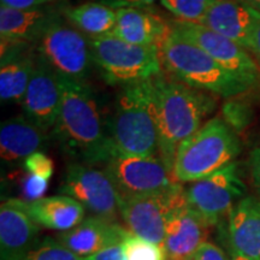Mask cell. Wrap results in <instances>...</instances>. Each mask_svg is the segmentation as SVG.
<instances>
[{"mask_svg":"<svg viewBox=\"0 0 260 260\" xmlns=\"http://www.w3.org/2000/svg\"><path fill=\"white\" fill-rule=\"evenodd\" d=\"M59 79L63 98L52 136L65 153L82 164H105L111 158V151L95 95L86 82L63 75Z\"/></svg>","mask_w":260,"mask_h":260,"instance_id":"6da1fadb","label":"cell"},{"mask_svg":"<svg viewBox=\"0 0 260 260\" xmlns=\"http://www.w3.org/2000/svg\"><path fill=\"white\" fill-rule=\"evenodd\" d=\"M151 82L159 135L158 157L172 174L178 147L203 126L204 119L216 107V100L164 74Z\"/></svg>","mask_w":260,"mask_h":260,"instance_id":"7a4b0ae2","label":"cell"},{"mask_svg":"<svg viewBox=\"0 0 260 260\" xmlns=\"http://www.w3.org/2000/svg\"><path fill=\"white\" fill-rule=\"evenodd\" d=\"M106 132L111 158L158 155L159 135L151 80L121 87Z\"/></svg>","mask_w":260,"mask_h":260,"instance_id":"3957f363","label":"cell"},{"mask_svg":"<svg viewBox=\"0 0 260 260\" xmlns=\"http://www.w3.org/2000/svg\"><path fill=\"white\" fill-rule=\"evenodd\" d=\"M162 68L191 88L226 99L248 92L242 83L194 42L170 28L159 46Z\"/></svg>","mask_w":260,"mask_h":260,"instance_id":"277c9868","label":"cell"},{"mask_svg":"<svg viewBox=\"0 0 260 260\" xmlns=\"http://www.w3.org/2000/svg\"><path fill=\"white\" fill-rule=\"evenodd\" d=\"M241 152L237 133L222 117H213L177 149L172 177L178 183H193L234 162Z\"/></svg>","mask_w":260,"mask_h":260,"instance_id":"5b68a950","label":"cell"},{"mask_svg":"<svg viewBox=\"0 0 260 260\" xmlns=\"http://www.w3.org/2000/svg\"><path fill=\"white\" fill-rule=\"evenodd\" d=\"M88 39L94 65L109 84L123 87L162 74L158 46L133 45L113 34Z\"/></svg>","mask_w":260,"mask_h":260,"instance_id":"8992f818","label":"cell"},{"mask_svg":"<svg viewBox=\"0 0 260 260\" xmlns=\"http://www.w3.org/2000/svg\"><path fill=\"white\" fill-rule=\"evenodd\" d=\"M61 16L48 25L35 45V51L57 74L86 82L94 65L89 39Z\"/></svg>","mask_w":260,"mask_h":260,"instance_id":"52a82bcc","label":"cell"},{"mask_svg":"<svg viewBox=\"0 0 260 260\" xmlns=\"http://www.w3.org/2000/svg\"><path fill=\"white\" fill-rule=\"evenodd\" d=\"M104 171L122 198L160 194L178 184L158 155H115L105 162Z\"/></svg>","mask_w":260,"mask_h":260,"instance_id":"ba28073f","label":"cell"},{"mask_svg":"<svg viewBox=\"0 0 260 260\" xmlns=\"http://www.w3.org/2000/svg\"><path fill=\"white\" fill-rule=\"evenodd\" d=\"M245 193L246 186L236 162L193 182L184 189L188 206L210 226L217 225L226 214L229 216L235 204L245 198Z\"/></svg>","mask_w":260,"mask_h":260,"instance_id":"9c48e42d","label":"cell"},{"mask_svg":"<svg viewBox=\"0 0 260 260\" xmlns=\"http://www.w3.org/2000/svg\"><path fill=\"white\" fill-rule=\"evenodd\" d=\"M184 200L186 195L180 183L160 194L118 197L119 216L130 233L162 246L169 216Z\"/></svg>","mask_w":260,"mask_h":260,"instance_id":"30bf717a","label":"cell"},{"mask_svg":"<svg viewBox=\"0 0 260 260\" xmlns=\"http://www.w3.org/2000/svg\"><path fill=\"white\" fill-rule=\"evenodd\" d=\"M170 28L206 52L249 88L260 84V69L246 48L197 22L176 19Z\"/></svg>","mask_w":260,"mask_h":260,"instance_id":"8fae6325","label":"cell"},{"mask_svg":"<svg viewBox=\"0 0 260 260\" xmlns=\"http://www.w3.org/2000/svg\"><path fill=\"white\" fill-rule=\"evenodd\" d=\"M59 191L79 201L93 216L117 222L119 216L118 193L104 170L82 162L69 164Z\"/></svg>","mask_w":260,"mask_h":260,"instance_id":"7c38bea8","label":"cell"},{"mask_svg":"<svg viewBox=\"0 0 260 260\" xmlns=\"http://www.w3.org/2000/svg\"><path fill=\"white\" fill-rule=\"evenodd\" d=\"M61 83L59 75L38 54L23 102L24 116L46 132L56 125L61 106Z\"/></svg>","mask_w":260,"mask_h":260,"instance_id":"4fadbf2b","label":"cell"},{"mask_svg":"<svg viewBox=\"0 0 260 260\" xmlns=\"http://www.w3.org/2000/svg\"><path fill=\"white\" fill-rule=\"evenodd\" d=\"M40 242V225L28 213L27 201H4L0 206V260L24 259Z\"/></svg>","mask_w":260,"mask_h":260,"instance_id":"5bb4252c","label":"cell"},{"mask_svg":"<svg viewBox=\"0 0 260 260\" xmlns=\"http://www.w3.org/2000/svg\"><path fill=\"white\" fill-rule=\"evenodd\" d=\"M210 225L188 206L187 200L169 216L162 248L168 260H193L206 241Z\"/></svg>","mask_w":260,"mask_h":260,"instance_id":"9a60e30c","label":"cell"},{"mask_svg":"<svg viewBox=\"0 0 260 260\" xmlns=\"http://www.w3.org/2000/svg\"><path fill=\"white\" fill-rule=\"evenodd\" d=\"M259 17L260 11L242 0H216L199 23L249 50Z\"/></svg>","mask_w":260,"mask_h":260,"instance_id":"2e32d148","label":"cell"},{"mask_svg":"<svg viewBox=\"0 0 260 260\" xmlns=\"http://www.w3.org/2000/svg\"><path fill=\"white\" fill-rule=\"evenodd\" d=\"M129 230L117 222L92 216L73 229L58 234L61 245L81 258H86L112 246L122 245Z\"/></svg>","mask_w":260,"mask_h":260,"instance_id":"e0dca14e","label":"cell"},{"mask_svg":"<svg viewBox=\"0 0 260 260\" xmlns=\"http://www.w3.org/2000/svg\"><path fill=\"white\" fill-rule=\"evenodd\" d=\"M63 14V11H61ZM60 14L51 5L34 9H14L0 6V35L6 44L37 45L54 19Z\"/></svg>","mask_w":260,"mask_h":260,"instance_id":"ac0fdd59","label":"cell"},{"mask_svg":"<svg viewBox=\"0 0 260 260\" xmlns=\"http://www.w3.org/2000/svg\"><path fill=\"white\" fill-rule=\"evenodd\" d=\"M32 45L2 42L0 65V98L3 103L23 102L25 90L34 71L38 53Z\"/></svg>","mask_w":260,"mask_h":260,"instance_id":"d6986e66","label":"cell"},{"mask_svg":"<svg viewBox=\"0 0 260 260\" xmlns=\"http://www.w3.org/2000/svg\"><path fill=\"white\" fill-rule=\"evenodd\" d=\"M48 133L28 117L6 119L0 126V155L6 164H18L29 155L41 152L48 144Z\"/></svg>","mask_w":260,"mask_h":260,"instance_id":"ffe728a7","label":"cell"},{"mask_svg":"<svg viewBox=\"0 0 260 260\" xmlns=\"http://www.w3.org/2000/svg\"><path fill=\"white\" fill-rule=\"evenodd\" d=\"M228 218L230 248L249 260H260V199L246 195Z\"/></svg>","mask_w":260,"mask_h":260,"instance_id":"44dd1931","label":"cell"},{"mask_svg":"<svg viewBox=\"0 0 260 260\" xmlns=\"http://www.w3.org/2000/svg\"><path fill=\"white\" fill-rule=\"evenodd\" d=\"M169 31L170 23L147 9H119L112 34L133 45L159 47Z\"/></svg>","mask_w":260,"mask_h":260,"instance_id":"7402d4cb","label":"cell"},{"mask_svg":"<svg viewBox=\"0 0 260 260\" xmlns=\"http://www.w3.org/2000/svg\"><path fill=\"white\" fill-rule=\"evenodd\" d=\"M27 211L40 226L61 233L79 225L86 216L83 205L63 194L27 201Z\"/></svg>","mask_w":260,"mask_h":260,"instance_id":"603a6c76","label":"cell"},{"mask_svg":"<svg viewBox=\"0 0 260 260\" xmlns=\"http://www.w3.org/2000/svg\"><path fill=\"white\" fill-rule=\"evenodd\" d=\"M64 17L88 38L106 37L113 32L117 23V10L99 2L65 8Z\"/></svg>","mask_w":260,"mask_h":260,"instance_id":"cb8c5ba5","label":"cell"},{"mask_svg":"<svg viewBox=\"0 0 260 260\" xmlns=\"http://www.w3.org/2000/svg\"><path fill=\"white\" fill-rule=\"evenodd\" d=\"M122 247L125 260H168L162 246L149 242L130 232L123 241Z\"/></svg>","mask_w":260,"mask_h":260,"instance_id":"d4e9b609","label":"cell"},{"mask_svg":"<svg viewBox=\"0 0 260 260\" xmlns=\"http://www.w3.org/2000/svg\"><path fill=\"white\" fill-rule=\"evenodd\" d=\"M216 0H160L161 5L178 19L199 22Z\"/></svg>","mask_w":260,"mask_h":260,"instance_id":"484cf974","label":"cell"},{"mask_svg":"<svg viewBox=\"0 0 260 260\" xmlns=\"http://www.w3.org/2000/svg\"><path fill=\"white\" fill-rule=\"evenodd\" d=\"M22 260H83L61 245L57 239L46 237Z\"/></svg>","mask_w":260,"mask_h":260,"instance_id":"4316f807","label":"cell"},{"mask_svg":"<svg viewBox=\"0 0 260 260\" xmlns=\"http://www.w3.org/2000/svg\"><path fill=\"white\" fill-rule=\"evenodd\" d=\"M252 110L241 100H230L223 106V119L236 133L242 132L252 121Z\"/></svg>","mask_w":260,"mask_h":260,"instance_id":"83f0119b","label":"cell"},{"mask_svg":"<svg viewBox=\"0 0 260 260\" xmlns=\"http://www.w3.org/2000/svg\"><path fill=\"white\" fill-rule=\"evenodd\" d=\"M23 167L28 174L44 178L46 181H50L53 175V161L44 152H37L29 155L23 161Z\"/></svg>","mask_w":260,"mask_h":260,"instance_id":"f1b7e54d","label":"cell"},{"mask_svg":"<svg viewBox=\"0 0 260 260\" xmlns=\"http://www.w3.org/2000/svg\"><path fill=\"white\" fill-rule=\"evenodd\" d=\"M47 184L48 181L44 180V178L28 174V176L23 180L24 197L29 199V201L41 199V198H44L42 195L47 189Z\"/></svg>","mask_w":260,"mask_h":260,"instance_id":"f546056e","label":"cell"},{"mask_svg":"<svg viewBox=\"0 0 260 260\" xmlns=\"http://www.w3.org/2000/svg\"><path fill=\"white\" fill-rule=\"evenodd\" d=\"M110 8L119 9H148L157 0H98Z\"/></svg>","mask_w":260,"mask_h":260,"instance_id":"4dcf8cb0","label":"cell"},{"mask_svg":"<svg viewBox=\"0 0 260 260\" xmlns=\"http://www.w3.org/2000/svg\"><path fill=\"white\" fill-rule=\"evenodd\" d=\"M193 260H229L222 248L212 242H205Z\"/></svg>","mask_w":260,"mask_h":260,"instance_id":"1f68e13d","label":"cell"},{"mask_svg":"<svg viewBox=\"0 0 260 260\" xmlns=\"http://www.w3.org/2000/svg\"><path fill=\"white\" fill-rule=\"evenodd\" d=\"M83 260H125V255L122 245H118L109 247V248L98 252L95 254L86 256Z\"/></svg>","mask_w":260,"mask_h":260,"instance_id":"d6a6232c","label":"cell"},{"mask_svg":"<svg viewBox=\"0 0 260 260\" xmlns=\"http://www.w3.org/2000/svg\"><path fill=\"white\" fill-rule=\"evenodd\" d=\"M2 5L14 9H34L54 4L58 0H0Z\"/></svg>","mask_w":260,"mask_h":260,"instance_id":"836d02e7","label":"cell"},{"mask_svg":"<svg viewBox=\"0 0 260 260\" xmlns=\"http://www.w3.org/2000/svg\"><path fill=\"white\" fill-rule=\"evenodd\" d=\"M249 170H251L253 184L260 197V146L253 149L249 155Z\"/></svg>","mask_w":260,"mask_h":260,"instance_id":"e575fe53","label":"cell"},{"mask_svg":"<svg viewBox=\"0 0 260 260\" xmlns=\"http://www.w3.org/2000/svg\"><path fill=\"white\" fill-rule=\"evenodd\" d=\"M252 53H254V56L258 58L260 61V17L256 22L254 30H253L252 40H251V46H249V50Z\"/></svg>","mask_w":260,"mask_h":260,"instance_id":"d590c367","label":"cell"},{"mask_svg":"<svg viewBox=\"0 0 260 260\" xmlns=\"http://www.w3.org/2000/svg\"><path fill=\"white\" fill-rule=\"evenodd\" d=\"M229 260H249V259L246 258V256H243L242 254H240L239 252L234 251L233 248H230V256H229Z\"/></svg>","mask_w":260,"mask_h":260,"instance_id":"8d00e7d4","label":"cell"},{"mask_svg":"<svg viewBox=\"0 0 260 260\" xmlns=\"http://www.w3.org/2000/svg\"><path fill=\"white\" fill-rule=\"evenodd\" d=\"M242 2L251 6V8L255 9L256 11H260V0H242Z\"/></svg>","mask_w":260,"mask_h":260,"instance_id":"74e56055","label":"cell"}]
</instances>
